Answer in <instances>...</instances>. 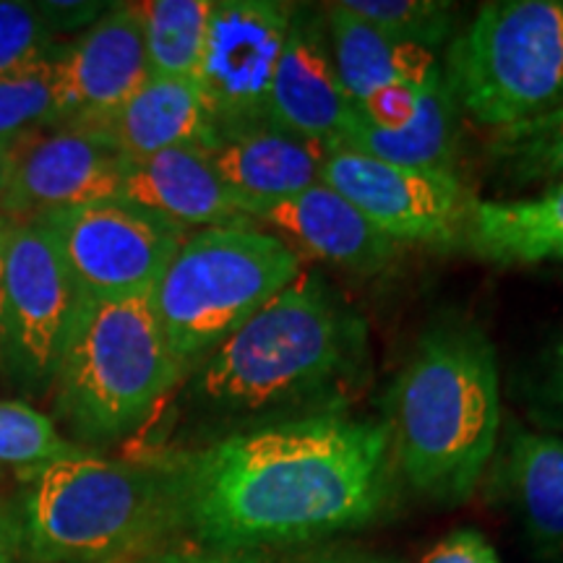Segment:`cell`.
I'll return each mask as SVG.
<instances>
[{
	"mask_svg": "<svg viewBox=\"0 0 563 563\" xmlns=\"http://www.w3.org/2000/svg\"><path fill=\"white\" fill-rule=\"evenodd\" d=\"M58 125H87L123 104L150 81L144 34L133 3L112 5L89 30L55 53Z\"/></svg>",
	"mask_w": 563,
	"mask_h": 563,
	"instance_id": "obj_13",
	"label": "cell"
},
{
	"mask_svg": "<svg viewBox=\"0 0 563 563\" xmlns=\"http://www.w3.org/2000/svg\"><path fill=\"white\" fill-rule=\"evenodd\" d=\"M194 555L196 551H191V548L165 543L159 548H152V551L146 553H136V555H129V559H118L110 563H188Z\"/></svg>",
	"mask_w": 563,
	"mask_h": 563,
	"instance_id": "obj_33",
	"label": "cell"
},
{
	"mask_svg": "<svg viewBox=\"0 0 563 563\" xmlns=\"http://www.w3.org/2000/svg\"><path fill=\"white\" fill-rule=\"evenodd\" d=\"M53 232L79 302L152 295L191 232L133 207L97 201L34 217Z\"/></svg>",
	"mask_w": 563,
	"mask_h": 563,
	"instance_id": "obj_8",
	"label": "cell"
},
{
	"mask_svg": "<svg viewBox=\"0 0 563 563\" xmlns=\"http://www.w3.org/2000/svg\"><path fill=\"white\" fill-rule=\"evenodd\" d=\"M462 245L498 266L561 264L563 183L525 199H477Z\"/></svg>",
	"mask_w": 563,
	"mask_h": 563,
	"instance_id": "obj_20",
	"label": "cell"
},
{
	"mask_svg": "<svg viewBox=\"0 0 563 563\" xmlns=\"http://www.w3.org/2000/svg\"><path fill=\"white\" fill-rule=\"evenodd\" d=\"M81 449L58 433L53 418L24 402L0 399V464L40 470Z\"/></svg>",
	"mask_w": 563,
	"mask_h": 563,
	"instance_id": "obj_27",
	"label": "cell"
},
{
	"mask_svg": "<svg viewBox=\"0 0 563 563\" xmlns=\"http://www.w3.org/2000/svg\"><path fill=\"white\" fill-rule=\"evenodd\" d=\"M490 490L509 506L532 553L563 563V439L511 428L493 456Z\"/></svg>",
	"mask_w": 563,
	"mask_h": 563,
	"instance_id": "obj_16",
	"label": "cell"
},
{
	"mask_svg": "<svg viewBox=\"0 0 563 563\" xmlns=\"http://www.w3.org/2000/svg\"><path fill=\"white\" fill-rule=\"evenodd\" d=\"M332 146L262 125L224 139L207 157L238 207L253 222L258 211L319 186Z\"/></svg>",
	"mask_w": 563,
	"mask_h": 563,
	"instance_id": "obj_15",
	"label": "cell"
},
{
	"mask_svg": "<svg viewBox=\"0 0 563 563\" xmlns=\"http://www.w3.org/2000/svg\"><path fill=\"white\" fill-rule=\"evenodd\" d=\"M420 563H498V555L483 532L460 527L428 548Z\"/></svg>",
	"mask_w": 563,
	"mask_h": 563,
	"instance_id": "obj_30",
	"label": "cell"
},
{
	"mask_svg": "<svg viewBox=\"0 0 563 563\" xmlns=\"http://www.w3.org/2000/svg\"><path fill=\"white\" fill-rule=\"evenodd\" d=\"M11 220L0 211V319H3V279H5V245H9Z\"/></svg>",
	"mask_w": 563,
	"mask_h": 563,
	"instance_id": "obj_36",
	"label": "cell"
},
{
	"mask_svg": "<svg viewBox=\"0 0 563 563\" xmlns=\"http://www.w3.org/2000/svg\"><path fill=\"white\" fill-rule=\"evenodd\" d=\"M321 183L397 245H462L475 196L454 170L405 167L332 146Z\"/></svg>",
	"mask_w": 563,
	"mask_h": 563,
	"instance_id": "obj_11",
	"label": "cell"
},
{
	"mask_svg": "<svg viewBox=\"0 0 563 563\" xmlns=\"http://www.w3.org/2000/svg\"><path fill=\"white\" fill-rule=\"evenodd\" d=\"M321 563H394V561H384V559H329Z\"/></svg>",
	"mask_w": 563,
	"mask_h": 563,
	"instance_id": "obj_37",
	"label": "cell"
},
{
	"mask_svg": "<svg viewBox=\"0 0 563 563\" xmlns=\"http://www.w3.org/2000/svg\"><path fill=\"white\" fill-rule=\"evenodd\" d=\"M253 222L269 224L277 238H290L298 249L352 274L384 272L399 256L397 243L323 183L272 203Z\"/></svg>",
	"mask_w": 563,
	"mask_h": 563,
	"instance_id": "obj_18",
	"label": "cell"
},
{
	"mask_svg": "<svg viewBox=\"0 0 563 563\" xmlns=\"http://www.w3.org/2000/svg\"><path fill=\"white\" fill-rule=\"evenodd\" d=\"M125 157L87 129L58 125L13 141V170L0 211L11 222L121 199Z\"/></svg>",
	"mask_w": 563,
	"mask_h": 563,
	"instance_id": "obj_12",
	"label": "cell"
},
{
	"mask_svg": "<svg viewBox=\"0 0 563 563\" xmlns=\"http://www.w3.org/2000/svg\"><path fill=\"white\" fill-rule=\"evenodd\" d=\"M74 129L97 133L125 159H144L175 146L203 152L214 146L199 84L180 79H150L108 115Z\"/></svg>",
	"mask_w": 563,
	"mask_h": 563,
	"instance_id": "obj_19",
	"label": "cell"
},
{
	"mask_svg": "<svg viewBox=\"0 0 563 563\" xmlns=\"http://www.w3.org/2000/svg\"><path fill=\"white\" fill-rule=\"evenodd\" d=\"M188 563H264L258 553H196Z\"/></svg>",
	"mask_w": 563,
	"mask_h": 563,
	"instance_id": "obj_34",
	"label": "cell"
},
{
	"mask_svg": "<svg viewBox=\"0 0 563 563\" xmlns=\"http://www.w3.org/2000/svg\"><path fill=\"white\" fill-rule=\"evenodd\" d=\"M485 157L504 186H559L563 183V108L496 129Z\"/></svg>",
	"mask_w": 563,
	"mask_h": 563,
	"instance_id": "obj_24",
	"label": "cell"
},
{
	"mask_svg": "<svg viewBox=\"0 0 563 563\" xmlns=\"http://www.w3.org/2000/svg\"><path fill=\"white\" fill-rule=\"evenodd\" d=\"M522 397L527 418L543 433L563 439V334L530 365Z\"/></svg>",
	"mask_w": 563,
	"mask_h": 563,
	"instance_id": "obj_29",
	"label": "cell"
},
{
	"mask_svg": "<svg viewBox=\"0 0 563 563\" xmlns=\"http://www.w3.org/2000/svg\"><path fill=\"white\" fill-rule=\"evenodd\" d=\"M368 373L365 323L316 272H300L199 365L188 402L249 428L347 412Z\"/></svg>",
	"mask_w": 563,
	"mask_h": 563,
	"instance_id": "obj_2",
	"label": "cell"
},
{
	"mask_svg": "<svg viewBox=\"0 0 563 563\" xmlns=\"http://www.w3.org/2000/svg\"><path fill=\"white\" fill-rule=\"evenodd\" d=\"M456 102L449 89L446 76L433 81L422 97L418 115L407 129L376 131L347 118L336 139L342 150L365 154V157L394 162L405 167H431L452 170L456 150Z\"/></svg>",
	"mask_w": 563,
	"mask_h": 563,
	"instance_id": "obj_22",
	"label": "cell"
},
{
	"mask_svg": "<svg viewBox=\"0 0 563 563\" xmlns=\"http://www.w3.org/2000/svg\"><path fill=\"white\" fill-rule=\"evenodd\" d=\"M214 0H146L133 3L144 34L150 79L196 81Z\"/></svg>",
	"mask_w": 563,
	"mask_h": 563,
	"instance_id": "obj_23",
	"label": "cell"
},
{
	"mask_svg": "<svg viewBox=\"0 0 563 563\" xmlns=\"http://www.w3.org/2000/svg\"><path fill=\"white\" fill-rule=\"evenodd\" d=\"M121 201L186 230L253 224L222 186L207 152L196 146H175L144 159H125Z\"/></svg>",
	"mask_w": 563,
	"mask_h": 563,
	"instance_id": "obj_17",
	"label": "cell"
},
{
	"mask_svg": "<svg viewBox=\"0 0 563 563\" xmlns=\"http://www.w3.org/2000/svg\"><path fill=\"white\" fill-rule=\"evenodd\" d=\"M55 40L40 3L0 0V79L45 63L60 47Z\"/></svg>",
	"mask_w": 563,
	"mask_h": 563,
	"instance_id": "obj_28",
	"label": "cell"
},
{
	"mask_svg": "<svg viewBox=\"0 0 563 563\" xmlns=\"http://www.w3.org/2000/svg\"><path fill=\"white\" fill-rule=\"evenodd\" d=\"M21 514L0 506V563H11L21 545Z\"/></svg>",
	"mask_w": 563,
	"mask_h": 563,
	"instance_id": "obj_32",
	"label": "cell"
},
{
	"mask_svg": "<svg viewBox=\"0 0 563 563\" xmlns=\"http://www.w3.org/2000/svg\"><path fill=\"white\" fill-rule=\"evenodd\" d=\"M186 371L152 295L79 302L55 376V412L76 439L118 441L144 426Z\"/></svg>",
	"mask_w": 563,
	"mask_h": 563,
	"instance_id": "obj_5",
	"label": "cell"
},
{
	"mask_svg": "<svg viewBox=\"0 0 563 563\" xmlns=\"http://www.w3.org/2000/svg\"><path fill=\"white\" fill-rule=\"evenodd\" d=\"M55 53L40 66L0 79V141H16L42 125L58 123L60 91Z\"/></svg>",
	"mask_w": 563,
	"mask_h": 563,
	"instance_id": "obj_26",
	"label": "cell"
},
{
	"mask_svg": "<svg viewBox=\"0 0 563 563\" xmlns=\"http://www.w3.org/2000/svg\"><path fill=\"white\" fill-rule=\"evenodd\" d=\"M323 9L295 5L269 95V125L336 146L350 118Z\"/></svg>",
	"mask_w": 563,
	"mask_h": 563,
	"instance_id": "obj_14",
	"label": "cell"
},
{
	"mask_svg": "<svg viewBox=\"0 0 563 563\" xmlns=\"http://www.w3.org/2000/svg\"><path fill=\"white\" fill-rule=\"evenodd\" d=\"M13 170V141H0V201H3L5 188H9Z\"/></svg>",
	"mask_w": 563,
	"mask_h": 563,
	"instance_id": "obj_35",
	"label": "cell"
},
{
	"mask_svg": "<svg viewBox=\"0 0 563 563\" xmlns=\"http://www.w3.org/2000/svg\"><path fill=\"white\" fill-rule=\"evenodd\" d=\"M108 5L104 3H40L42 16L47 19L55 34L89 30L102 16Z\"/></svg>",
	"mask_w": 563,
	"mask_h": 563,
	"instance_id": "obj_31",
	"label": "cell"
},
{
	"mask_svg": "<svg viewBox=\"0 0 563 563\" xmlns=\"http://www.w3.org/2000/svg\"><path fill=\"white\" fill-rule=\"evenodd\" d=\"M321 9L350 108L397 84H431L443 74L439 53L386 37L340 9V3H327Z\"/></svg>",
	"mask_w": 563,
	"mask_h": 563,
	"instance_id": "obj_21",
	"label": "cell"
},
{
	"mask_svg": "<svg viewBox=\"0 0 563 563\" xmlns=\"http://www.w3.org/2000/svg\"><path fill=\"white\" fill-rule=\"evenodd\" d=\"M21 530L37 563H110L170 543L183 530L180 462L63 456L34 470Z\"/></svg>",
	"mask_w": 563,
	"mask_h": 563,
	"instance_id": "obj_4",
	"label": "cell"
},
{
	"mask_svg": "<svg viewBox=\"0 0 563 563\" xmlns=\"http://www.w3.org/2000/svg\"><path fill=\"white\" fill-rule=\"evenodd\" d=\"M386 410L405 481L428 501H467L501 441V389L488 334L467 319L433 321L394 378Z\"/></svg>",
	"mask_w": 563,
	"mask_h": 563,
	"instance_id": "obj_3",
	"label": "cell"
},
{
	"mask_svg": "<svg viewBox=\"0 0 563 563\" xmlns=\"http://www.w3.org/2000/svg\"><path fill=\"white\" fill-rule=\"evenodd\" d=\"M295 13L282 0H214L196 76L214 146L269 125V95ZM211 146V150H214Z\"/></svg>",
	"mask_w": 563,
	"mask_h": 563,
	"instance_id": "obj_10",
	"label": "cell"
},
{
	"mask_svg": "<svg viewBox=\"0 0 563 563\" xmlns=\"http://www.w3.org/2000/svg\"><path fill=\"white\" fill-rule=\"evenodd\" d=\"M456 108L490 131L563 108V0L485 3L443 58Z\"/></svg>",
	"mask_w": 563,
	"mask_h": 563,
	"instance_id": "obj_7",
	"label": "cell"
},
{
	"mask_svg": "<svg viewBox=\"0 0 563 563\" xmlns=\"http://www.w3.org/2000/svg\"><path fill=\"white\" fill-rule=\"evenodd\" d=\"M79 298L53 232L40 220L11 222L5 245L0 368L30 391L51 389Z\"/></svg>",
	"mask_w": 563,
	"mask_h": 563,
	"instance_id": "obj_9",
	"label": "cell"
},
{
	"mask_svg": "<svg viewBox=\"0 0 563 563\" xmlns=\"http://www.w3.org/2000/svg\"><path fill=\"white\" fill-rule=\"evenodd\" d=\"M340 9L386 37L433 53L456 37V5L441 0H340Z\"/></svg>",
	"mask_w": 563,
	"mask_h": 563,
	"instance_id": "obj_25",
	"label": "cell"
},
{
	"mask_svg": "<svg viewBox=\"0 0 563 563\" xmlns=\"http://www.w3.org/2000/svg\"><path fill=\"white\" fill-rule=\"evenodd\" d=\"M180 462L183 527L211 553H258L357 530L391 496L384 420L319 412L232 431Z\"/></svg>",
	"mask_w": 563,
	"mask_h": 563,
	"instance_id": "obj_1",
	"label": "cell"
},
{
	"mask_svg": "<svg viewBox=\"0 0 563 563\" xmlns=\"http://www.w3.org/2000/svg\"><path fill=\"white\" fill-rule=\"evenodd\" d=\"M300 272L298 251L253 224L191 232L152 290L180 368L207 361Z\"/></svg>",
	"mask_w": 563,
	"mask_h": 563,
	"instance_id": "obj_6",
	"label": "cell"
}]
</instances>
